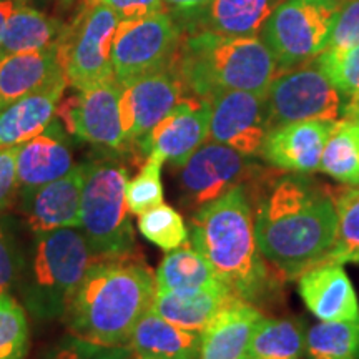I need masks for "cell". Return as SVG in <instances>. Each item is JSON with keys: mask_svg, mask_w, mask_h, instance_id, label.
<instances>
[{"mask_svg": "<svg viewBox=\"0 0 359 359\" xmlns=\"http://www.w3.org/2000/svg\"><path fill=\"white\" fill-rule=\"evenodd\" d=\"M253 218L263 258L286 281L326 262L334 246L333 195L306 175L288 173L273 182L259 195Z\"/></svg>", "mask_w": 359, "mask_h": 359, "instance_id": "6da1fadb", "label": "cell"}, {"mask_svg": "<svg viewBox=\"0 0 359 359\" xmlns=\"http://www.w3.org/2000/svg\"><path fill=\"white\" fill-rule=\"evenodd\" d=\"M155 293V275L132 253L97 257L67 303V327L75 339L95 346H128Z\"/></svg>", "mask_w": 359, "mask_h": 359, "instance_id": "7a4b0ae2", "label": "cell"}, {"mask_svg": "<svg viewBox=\"0 0 359 359\" xmlns=\"http://www.w3.org/2000/svg\"><path fill=\"white\" fill-rule=\"evenodd\" d=\"M248 190L233 188L191 217L190 243L212 264L228 290L248 303H262L278 278L263 258L255 235Z\"/></svg>", "mask_w": 359, "mask_h": 359, "instance_id": "3957f363", "label": "cell"}, {"mask_svg": "<svg viewBox=\"0 0 359 359\" xmlns=\"http://www.w3.org/2000/svg\"><path fill=\"white\" fill-rule=\"evenodd\" d=\"M172 69L188 95L208 100L222 90H245L264 95L280 74L273 53L258 35L226 37L213 32H193L182 39Z\"/></svg>", "mask_w": 359, "mask_h": 359, "instance_id": "277c9868", "label": "cell"}, {"mask_svg": "<svg viewBox=\"0 0 359 359\" xmlns=\"http://www.w3.org/2000/svg\"><path fill=\"white\" fill-rule=\"evenodd\" d=\"M35 235L27 302L37 316H58L64 314L67 303L97 255L80 228H58Z\"/></svg>", "mask_w": 359, "mask_h": 359, "instance_id": "5b68a950", "label": "cell"}, {"mask_svg": "<svg viewBox=\"0 0 359 359\" xmlns=\"http://www.w3.org/2000/svg\"><path fill=\"white\" fill-rule=\"evenodd\" d=\"M128 172L115 161H90L80 206V230L97 257L130 255L135 246L125 188Z\"/></svg>", "mask_w": 359, "mask_h": 359, "instance_id": "8992f818", "label": "cell"}, {"mask_svg": "<svg viewBox=\"0 0 359 359\" xmlns=\"http://www.w3.org/2000/svg\"><path fill=\"white\" fill-rule=\"evenodd\" d=\"M339 0H283L259 30L280 72L294 69L325 50Z\"/></svg>", "mask_w": 359, "mask_h": 359, "instance_id": "52a82bcc", "label": "cell"}, {"mask_svg": "<svg viewBox=\"0 0 359 359\" xmlns=\"http://www.w3.org/2000/svg\"><path fill=\"white\" fill-rule=\"evenodd\" d=\"M120 19L100 0H85L74 24L65 27L58 42L67 83L75 90L115 79L111 69V45Z\"/></svg>", "mask_w": 359, "mask_h": 359, "instance_id": "ba28073f", "label": "cell"}, {"mask_svg": "<svg viewBox=\"0 0 359 359\" xmlns=\"http://www.w3.org/2000/svg\"><path fill=\"white\" fill-rule=\"evenodd\" d=\"M268 128L286 123L320 120L336 122L343 110L338 88L326 77L316 60L283 70L264 93Z\"/></svg>", "mask_w": 359, "mask_h": 359, "instance_id": "9c48e42d", "label": "cell"}, {"mask_svg": "<svg viewBox=\"0 0 359 359\" xmlns=\"http://www.w3.org/2000/svg\"><path fill=\"white\" fill-rule=\"evenodd\" d=\"M182 42V30L167 12L135 20H120L111 45V69L116 82L135 79L172 65Z\"/></svg>", "mask_w": 359, "mask_h": 359, "instance_id": "30bf717a", "label": "cell"}, {"mask_svg": "<svg viewBox=\"0 0 359 359\" xmlns=\"http://www.w3.org/2000/svg\"><path fill=\"white\" fill-rule=\"evenodd\" d=\"M262 175L263 168L251 161L250 156L210 140L188 158L180 172L183 205L198 210L233 188H246L248 183L262 178Z\"/></svg>", "mask_w": 359, "mask_h": 359, "instance_id": "8fae6325", "label": "cell"}, {"mask_svg": "<svg viewBox=\"0 0 359 359\" xmlns=\"http://www.w3.org/2000/svg\"><path fill=\"white\" fill-rule=\"evenodd\" d=\"M122 85L116 79L93 85L58 103L57 115L67 130L80 140L111 150L127 147L120 116Z\"/></svg>", "mask_w": 359, "mask_h": 359, "instance_id": "7c38bea8", "label": "cell"}, {"mask_svg": "<svg viewBox=\"0 0 359 359\" xmlns=\"http://www.w3.org/2000/svg\"><path fill=\"white\" fill-rule=\"evenodd\" d=\"M208 102L210 140L250 158L262 154L269 132L264 95L245 90H222L210 97Z\"/></svg>", "mask_w": 359, "mask_h": 359, "instance_id": "4fadbf2b", "label": "cell"}, {"mask_svg": "<svg viewBox=\"0 0 359 359\" xmlns=\"http://www.w3.org/2000/svg\"><path fill=\"white\" fill-rule=\"evenodd\" d=\"M185 95H188L185 85L172 65L122 85L120 116L127 145L135 143L140 147L151 128Z\"/></svg>", "mask_w": 359, "mask_h": 359, "instance_id": "5bb4252c", "label": "cell"}, {"mask_svg": "<svg viewBox=\"0 0 359 359\" xmlns=\"http://www.w3.org/2000/svg\"><path fill=\"white\" fill-rule=\"evenodd\" d=\"M210 102L196 95H185L177 107L151 128L140 143V150L160 154L165 161L182 168L188 158L208 140Z\"/></svg>", "mask_w": 359, "mask_h": 359, "instance_id": "9a60e30c", "label": "cell"}, {"mask_svg": "<svg viewBox=\"0 0 359 359\" xmlns=\"http://www.w3.org/2000/svg\"><path fill=\"white\" fill-rule=\"evenodd\" d=\"M333 123L306 120L271 128L264 138L259 156H263L269 167L283 172L302 175L318 172Z\"/></svg>", "mask_w": 359, "mask_h": 359, "instance_id": "2e32d148", "label": "cell"}, {"mask_svg": "<svg viewBox=\"0 0 359 359\" xmlns=\"http://www.w3.org/2000/svg\"><path fill=\"white\" fill-rule=\"evenodd\" d=\"M303 303L320 321H354L359 303L353 283L343 264L325 262L298 276Z\"/></svg>", "mask_w": 359, "mask_h": 359, "instance_id": "e0dca14e", "label": "cell"}, {"mask_svg": "<svg viewBox=\"0 0 359 359\" xmlns=\"http://www.w3.org/2000/svg\"><path fill=\"white\" fill-rule=\"evenodd\" d=\"M87 177V163L74 165L64 177L39 188L29 198L27 222L34 233L58 228H80V206Z\"/></svg>", "mask_w": 359, "mask_h": 359, "instance_id": "ac0fdd59", "label": "cell"}, {"mask_svg": "<svg viewBox=\"0 0 359 359\" xmlns=\"http://www.w3.org/2000/svg\"><path fill=\"white\" fill-rule=\"evenodd\" d=\"M263 316L253 303L231 298L201 331L200 359H245L251 334Z\"/></svg>", "mask_w": 359, "mask_h": 359, "instance_id": "d6986e66", "label": "cell"}, {"mask_svg": "<svg viewBox=\"0 0 359 359\" xmlns=\"http://www.w3.org/2000/svg\"><path fill=\"white\" fill-rule=\"evenodd\" d=\"M67 85V79L60 77L0 110V148L19 147L43 133L57 114Z\"/></svg>", "mask_w": 359, "mask_h": 359, "instance_id": "ffe728a7", "label": "cell"}, {"mask_svg": "<svg viewBox=\"0 0 359 359\" xmlns=\"http://www.w3.org/2000/svg\"><path fill=\"white\" fill-rule=\"evenodd\" d=\"M60 77H65V72L58 43L0 57V110Z\"/></svg>", "mask_w": 359, "mask_h": 359, "instance_id": "44dd1931", "label": "cell"}, {"mask_svg": "<svg viewBox=\"0 0 359 359\" xmlns=\"http://www.w3.org/2000/svg\"><path fill=\"white\" fill-rule=\"evenodd\" d=\"M201 333L180 327L148 311L137 323L128 348L142 359H200Z\"/></svg>", "mask_w": 359, "mask_h": 359, "instance_id": "7402d4cb", "label": "cell"}, {"mask_svg": "<svg viewBox=\"0 0 359 359\" xmlns=\"http://www.w3.org/2000/svg\"><path fill=\"white\" fill-rule=\"evenodd\" d=\"M74 168L70 148L50 133H40L17 148V180L24 196L64 177Z\"/></svg>", "mask_w": 359, "mask_h": 359, "instance_id": "603a6c76", "label": "cell"}, {"mask_svg": "<svg viewBox=\"0 0 359 359\" xmlns=\"http://www.w3.org/2000/svg\"><path fill=\"white\" fill-rule=\"evenodd\" d=\"M231 298L235 296L230 291L156 290L151 311L180 327L201 333Z\"/></svg>", "mask_w": 359, "mask_h": 359, "instance_id": "cb8c5ba5", "label": "cell"}, {"mask_svg": "<svg viewBox=\"0 0 359 359\" xmlns=\"http://www.w3.org/2000/svg\"><path fill=\"white\" fill-rule=\"evenodd\" d=\"M155 280L156 290L230 291L215 273L208 259L191 243H185L177 250L168 251L156 269Z\"/></svg>", "mask_w": 359, "mask_h": 359, "instance_id": "d4e9b609", "label": "cell"}, {"mask_svg": "<svg viewBox=\"0 0 359 359\" xmlns=\"http://www.w3.org/2000/svg\"><path fill=\"white\" fill-rule=\"evenodd\" d=\"M64 32L65 25L55 17L27 6L24 0H17V6L7 20L0 57L52 47L60 42Z\"/></svg>", "mask_w": 359, "mask_h": 359, "instance_id": "484cf974", "label": "cell"}, {"mask_svg": "<svg viewBox=\"0 0 359 359\" xmlns=\"http://www.w3.org/2000/svg\"><path fill=\"white\" fill-rule=\"evenodd\" d=\"M278 0H212L200 15V30L226 37H253Z\"/></svg>", "mask_w": 359, "mask_h": 359, "instance_id": "4316f807", "label": "cell"}, {"mask_svg": "<svg viewBox=\"0 0 359 359\" xmlns=\"http://www.w3.org/2000/svg\"><path fill=\"white\" fill-rule=\"evenodd\" d=\"M304 336L299 321L263 316L251 334L245 359H303Z\"/></svg>", "mask_w": 359, "mask_h": 359, "instance_id": "83f0119b", "label": "cell"}, {"mask_svg": "<svg viewBox=\"0 0 359 359\" xmlns=\"http://www.w3.org/2000/svg\"><path fill=\"white\" fill-rule=\"evenodd\" d=\"M320 172L346 187L359 185V118L343 115L333 123Z\"/></svg>", "mask_w": 359, "mask_h": 359, "instance_id": "f1b7e54d", "label": "cell"}, {"mask_svg": "<svg viewBox=\"0 0 359 359\" xmlns=\"http://www.w3.org/2000/svg\"><path fill=\"white\" fill-rule=\"evenodd\" d=\"M308 359H359V318L354 321H320L304 336Z\"/></svg>", "mask_w": 359, "mask_h": 359, "instance_id": "f546056e", "label": "cell"}, {"mask_svg": "<svg viewBox=\"0 0 359 359\" xmlns=\"http://www.w3.org/2000/svg\"><path fill=\"white\" fill-rule=\"evenodd\" d=\"M336 206V241L326 262L359 264V185L331 193ZM325 263V262H323Z\"/></svg>", "mask_w": 359, "mask_h": 359, "instance_id": "4dcf8cb0", "label": "cell"}, {"mask_svg": "<svg viewBox=\"0 0 359 359\" xmlns=\"http://www.w3.org/2000/svg\"><path fill=\"white\" fill-rule=\"evenodd\" d=\"M138 230L145 240L163 251H173L188 243L190 230L173 206L161 203L138 217Z\"/></svg>", "mask_w": 359, "mask_h": 359, "instance_id": "1f68e13d", "label": "cell"}, {"mask_svg": "<svg viewBox=\"0 0 359 359\" xmlns=\"http://www.w3.org/2000/svg\"><path fill=\"white\" fill-rule=\"evenodd\" d=\"M165 158L160 154L150 151L140 172L127 182L125 198H127L128 212L140 217L148 210L163 203V183H161V168Z\"/></svg>", "mask_w": 359, "mask_h": 359, "instance_id": "d6a6232c", "label": "cell"}, {"mask_svg": "<svg viewBox=\"0 0 359 359\" xmlns=\"http://www.w3.org/2000/svg\"><path fill=\"white\" fill-rule=\"evenodd\" d=\"M30 331L24 308L7 293H0V359H25Z\"/></svg>", "mask_w": 359, "mask_h": 359, "instance_id": "836d02e7", "label": "cell"}, {"mask_svg": "<svg viewBox=\"0 0 359 359\" xmlns=\"http://www.w3.org/2000/svg\"><path fill=\"white\" fill-rule=\"evenodd\" d=\"M314 60L341 95L359 97V43L343 52L323 50Z\"/></svg>", "mask_w": 359, "mask_h": 359, "instance_id": "e575fe53", "label": "cell"}, {"mask_svg": "<svg viewBox=\"0 0 359 359\" xmlns=\"http://www.w3.org/2000/svg\"><path fill=\"white\" fill-rule=\"evenodd\" d=\"M359 43V0L341 4L325 50L343 52Z\"/></svg>", "mask_w": 359, "mask_h": 359, "instance_id": "d590c367", "label": "cell"}, {"mask_svg": "<svg viewBox=\"0 0 359 359\" xmlns=\"http://www.w3.org/2000/svg\"><path fill=\"white\" fill-rule=\"evenodd\" d=\"M130 354L128 346L103 348L77 339L72 346L62 348L53 359H128Z\"/></svg>", "mask_w": 359, "mask_h": 359, "instance_id": "8d00e7d4", "label": "cell"}, {"mask_svg": "<svg viewBox=\"0 0 359 359\" xmlns=\"http://www.w3.org/2000/svg\"><path fill=\"white\" fill-rule=\"evenodd\" d=\"M17 148H0V210L7 208L19 188L17 180Z\"/></svg>", "mask_w": 359, "mask_h": 359, "instance_id": "74e56055", "label": "cell"}, {"mask_svg": "<svg viewBox=\"0 0 359 359\" xmlns=\"http://www.w3.org/2000/svg\"><path fill=\"white\" fill-rule=\"evenodd\" d=\"M120 20H135L165 12L163 0H100Z\"/></svg>", "mask_w": 359, "mask_h": 359, "instance_id": "f35d334b", "label": "cell"}, {"mask_svg": "<svg viewBox=\"0 0 359 359\" xmlns=\"http://www.w3.org/2000/svg\"><path fill=\"white\" fill-rule=\"evenodd\" d=\"M15 257L6 233L0 226V293H7L15 278Z\"/></svg>", "mask_w": 359, "mask_h": 359, "instance_id": "ab89813d", "label": "cell"}, {"mask_svg": "<svg viewBox=\"0 0 359 359\" xmlns=\"http://www.w3.org/2000/svg\"><path fill=\"white\" fill-rule=\"evenodd\" d=\"M212 0H163L165 6L182 13H201Z\"/></svg>", "mask_w": 359, "mask_h": 359, "instance_id": "60d3db41", "label": "cell"}, {"mask_svg": "<svg viewBox=\"0 0 359 359\" xmlns=\"http://www.w3.org/2000/svg\"><path fill=\"white\" fill-rule=\"evenodd\" d=\"M17 6V0H0V45H2L4 32H6V25L8 17L12 15L13 8Z\"/></svg>", "mask_w": 359, "mask_h": 359, "instance_id": "b9f144b4", "label": "cell"}, {"mask_svg": "<svg viewBox=\"0 0 359 359\" xmlns=\"http://www.w3.org/2000/svg\"><path fill=\"white\" fill-rule=\"evenodd\" d=\"M341 114L346 115V116H354V118H359V97L348 98V103L343 107Z\"/></svg>", "mask_w": 359, "mask_h": 359, "instance_id": "7bdbcfd3", "label": "cell"}, {"mask_svg": "<svg viewBox=\"0 0 359 359\" xmlns=\"http://www.w3.org/2000/svg\"><path fill=\"white\" fill-rule=\"evenodd\" d=\"M58 2H60L62 6H65V7H67V6H70V4L74 2V0H58Z\"/></svg>", "mask_w": 359, "mask_h": 359, "instance_id": "ee69618b", "label": "cell"}, {"mask_svg": "<svg viewBox=\"0 0 359 359\" xmlns=\"http://www.w3.org/2000/svg\"><path fill=\"white\" fill-rule=\"evenodd\" d=\"M135 359H142V358H135Z\"/></svg>", "mask_w": 359, "mask_h": 359, "instance_id": "f6af8a7d", "label": "cell"}]
</instances>
